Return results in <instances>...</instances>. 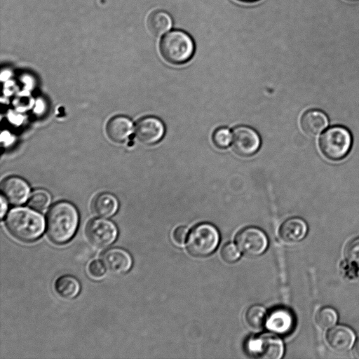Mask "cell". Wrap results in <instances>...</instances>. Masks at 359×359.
<instances>
[{"mask_svg":"<svg viewBox=\"0 0 359 359\" xmlns=\"http://www.w3.org/2000/svg\"><path fill=\"white\" fill-rule=\"evenodd\" d=\"M54 289L60 297L71 299L79 293L80 283L74 276L64 275L55 281Z\"/></svg>","mask_w":359,"mask_h":359,"instance_id":"ffe728a7","label":"cell"},{"mask_svg":"<svg viewBox=\"0 0 359 359\" xmlns=\"http://www.w3.org/2000/svg\"><path fill=\"white\" fill-rule=\"evenodd\" d=\"M159 50L162 57L168 62L182 65L192 57L195 51V44L187 32L173 30L162 38Z\"/></svg>","mask_w":359,"mask_h":359,"instance_id":"3957f363","label":"cell"},{"mask_svg":"<svg viewBox=\"0 0 359 359\" xmlns=\"http://www.w3.org/2000/svg\"><path fill=\"white\" fill-rule=\"evenodd\" d=\"M118 203L116 198L109 193L97 195L92 202V210L100 217H109L118 210Z\"/></svg>","mask_w":359,"mask_h":359,"instance_id":"ac0fdd59","label":"cell"},{"mask_svg":"<svg viewBox=\"0 0 359 359\" xmlns=\"http://www.w3.org/2000/svg\"><path fill=\"white\" fill-rule=\"evenodd\" d=\"M165 131L163 121L155 116H145L140 118L135 127V135L139 142L144 144L158 142Z\"/></svg>","mask_w":359,"mask_h":359,"instance_id":"30bf717a","label":"cell"},{"mask_svg":"<svg viewBox=\"0 0 359 359\" xmlns=\"http://www.w3.org/2000/svg\"><path fill=\"white\" fill-rule=\"evenodd\" d=\"M50 201V196L43 189L34 191L28 199L29 207L37 212H42L46 209Z\"/></svg>","mask_w":359,"mask_h":359,"instance_id":"603a6c76","label":"cell"},{"mask_svg":"<svg viewBox=\"0 0 359 359\" xmlns=\"http://www.w3.org/2000/svg\"><path fill=\"white\" fill-rule=\"evenodd\" d=\"M236 243L239 250L245 255L257 257L266 251L269 241L266 233L262 229L248 226L237 233Z\"/></svg>","mask_w":359,"mask_h":359,"instance_id":"52a82bcc","label":"cell"},{"mask_svg":"<svg viewBox=\"0 0 359 359\" xmlns=\"http://www.w3.org/2000/svg\"><path fill=\"white\" fill-rule=\"evenodd\" d=\"M188 229L184 226H177L173 231L172 238L175 243L182 245L188 236Z\"/></svg>","mask_w":359,"mask_h":359,"instance_id":"83f0119b","label":"cell"},{"mask_svg":"<svg viewBox=\"0 0 359 359\" xmlns=\"http://www.w3.org/2000/svg\"><path fill=\"white\" fill-rule=\"evenodd\" d=\"M350 1H354V0H350Z\"/></svg>","mask_w":359,"mask_h":359,"instance_id":"1f68e13d","label":"cell"},{"mask_svg":"<svg viewBox=\"0 0 359 359\" xmlns=\"http://www.w3.org/2000/svg\"><path fill=\"white\" fill-rule=\"evenodd\" d=\"M9 233L23 242L37 240L44 231V221L41 215L28 208L11 210L5 221Z\"/></svg>","mask_w":359,"mask_h":359,"instance_id":"7a4b0ae2","label":"cell"},{"mask_svg":"<svg viewBox=\"0 0 359 359\" xmlns=\"http://www.w3.org/2000/svg\"><path fill=\"white\" fill-rule=\"evenodd\" d=\"M79 224L76 208L67 201L53 204L46 217V228L48 238L55 244L62 245L70 241Z\"/></svg>","mask_w":359,"mask_h":359,"instance_id":"6da1fadb","label":"cell"},{"mask_svg":"<svg viewBox=\"0 0 359 359\" xmlns=\"http://www.w3.org/2000/svg\"><path fill=\"white\" fill-rule=\"evenodd\" d=\"M1 218L2 219L4 216V215L6 214V211L7 210L6 201H5L3 196H1Z\"/></svg>","mask_w":359,"mask_h":359,"instance_id":"f1b7e54d","label":"cell"},{"mask_svg":"<svg viewBox=\"0 0 359 359\" xmlns=\"http://www.w3.org/2000/svg\"><path fill=\"white\" fill-rule=\"evenodd\" d=\"M307 232L308 225L303 219L291 217L282 223L278 233L284 242L294 243L304 239Z\"/></svg>","mask_w":359,"mask_h":359,"instance_id":"9a60e30c","label":"cell"},{"mask_svg":"<svg viewBox=\"0 0 359 359\" xmlns=\"http://www.w3.org/2000/svg\"><path fill=\"white\" fill-rule=\"evenodd\" d=\"M260 146L261 137L254 128L239 126L233 130L232 148L238 155L252 156L259 149Z\"/></svg>","mask_w":359,"mask_h":359,"instance_id":"ba28073f","label":"cell"},{"mask_svg":"<svg viewBox=\"0 0 359 359\" xmlns=\"http://www.w3.org/2000/svg\"><path fill=\"white\" fill-rule=\"evenodd\" d=\"M86 233L92 244L99 248H106L115 241L118 231L114 224L109 220L93 219L88 223Z\"/></svg>","mask_w":359,"mask_h":359,"instance_id":"9c48e42d","label":"cell"},{"mask_svg":"<svg viewBox=\"0 0 359 359\" xmlns=\"http://www.w3.org/2000/svg\"><path fill=\"white\" fill-rule=\"evenodd\" d=\"M245 348L250 356L262 359H280L285 350L281 339L271 333H263L248 338Z\"/></svg>","mask_w":359,"mask_h":359,"instance_id":"8992f818","label":"cell"},{"mask_svg":"<svg viewBox=\"0 0 359 359\" xmlns=\"http://www.w3.org/2000/svg\"><path fill=\"white\" fill-rule=\"evenodd\" d=\"M233 243H226L220 250V257L224 262L227 264H233L237 262L240 257L241 252Z\"/></svg>","mask_w":359,"mask_h":359,"instance_id":"d4e9b609","label":"cell"},{"mask_svg":"<svg viewBox=\"0 0 359 359\" xmlns=\"http://www.w3.org/2000/svg\"><path fill=\"white\" fill-rule=\"evenodd\" d=\"M133 130L131 121L123 116L111 118L106 125V133L109 139L115 143L126 141Z\"/></svg>","mask_w":359,"mask_h":359,"instance_id":"2e32d148","label":"cell"},{"mask_svg":"<svg viewBox=\"0 0 359 359\" xmlns=\"http://www.w3.org/2000/svg\"><path fill=\"white\" fill-rule=\"evenodd\" d=\"M353 352L355 357L359 358V339L354 345Z\"/></svg>","mask_w":359,"mask_h":359,"instance_id":"f546056e","label":"cell"},{"mask_svg":"<svg viewBox=\"0 0 359 359\" xmlns=\"http://www.w3.org/2000/svg\"><path fill=\"white\" fill-rule=\"evenodd\" d=\"M344 256L348 261L359 264V237L347 243L344 249Z\"/></svg>","mask_w":359,"mask_h":359,"instance_id":"484cf974","label":"cell"},{"mask_svg":"<svg viewBox=\"0 0 359 359\" xmlns=\"http://www.w3.org/2000/svg\"><path fill=\"white\" fill-rule=\"evenodd\" d=\"M338 320L337 311L330 306L320 309L315 315V323L318 327L327 330L335 325Z\"/></svg>","mask_w":359,"mask_h":359,"instance_id":"44dd1931","label":"cell"},{"mask_svg":"<svg viewBox=\"0 0 359 359\" xmlns=\"http://www.w3.org/2000/svg\"><path fill=\"white\" fill-rule=\"evenodd\" d=\"M245 318L250 327L254 329H260L266 323V309L261 305H252L247 309Z\"/></svg>","mask_w":359,"mask_h":359,"instance_id":"7402d4cb","label":"cell"},{"mask_svg":"<svg viewBox=\"0 0 359 359\" xmlns=\"http://www.w3.org/2000/svg\"><path fill=\"white\" fill-rule=\"evenodd\" d=\"M232 141V133L226 127L217 128L212 134V142L219 149H225Z\"/></svg>","mask_w":359,"mask_h":359,"instance_id":"cb8c5ba5","label":"cell"},{"mask_svg":"<svg viewBox=\"0 0 359 359\" xmlns=\"http://www.w3.org/2000/svg\"><path fill=\"white\" fill-rule=\"evenodd\" d=\"M351 144V133L341 126L327 129L319 140L320 151L327 158L332 161L345 157L350 151Z\"/></svg>","mask_w":359,"mask_h":359,"instance_id":"5b68a950","label":"cell"},{"mask_svg":"<svg viewBox=\"0 0 359 359\" xmlns=\"http://www.w3.org/2000/svg\"><path fill=\"white\" fill-rule=\"evenodd\" d=\"M303 131L309 136H315L320 133L328 125L326 114L318 109L306 111L300 121Z\"/></svg>","mask_w":359,"mask_h":359,"instance_id":"e0dca14e","label":"cell"},{"mask_svg":"<svg viewBox=\"0 0 359 359\" xmlns=\"http://www.w3.org/2000/svg\"><path fill=\"white\" fill-rule=\"evenodd\" d=\"M1 192L6 199L13 205L25 203L29 194L28 184L22 178L11 176L1 182Z\"/></svg>","mask_w":359,"mask_h":359,"instance_id":"4fadbf2b","label":"cell"},{"mask_svg":"<svg viewBox=\"0 0 359 359\" xmlns=\"http://www.w3.org/2000/svg\"><path fill=\"white\" fill-rule=\"evenodd\" d=\"M102 261L106 269L114 273H126L132 266L130 254L121 248H111L102 255Z\"/></svg>","mask_w":359,"mask_h":359,"instance_id":"5bb4252c","label":"cell"},{"mask_svg":"<svg viewBox=\"0 0 359 359\" xmlns=\"http://www.w3.org/2000/svg\"><path fill=\"white\" fill-rule=\"evenodd\" d=\"M172 26V18L170 14L164 11H154L147 19V29L155 36H159L165 34Z\"/></svg>","mask_w":359,"mask_h":359,"instance_id":"d6986e66","label":"cell"},{"mask_svg":"<svg viewBox=\"0 0 359 359\" xmlns=\"http://www.w3.org/2000/svg\"><path fill=\"white\" fill-rule=\"evenodd\" d=\"M88 271L91 277L100 278L105 274L106 267L102 261L93 260L89 264Z\"/></svg>","mask_w":359,"mask_h":359,"instance_id":"4316f807","label":"cell"},{"mask_svg":"<svg viewBox=\"0 0 359 359\" xmlns=\"http://www.w3.org/2000/svg\"><path fill=\"white\" fill-rule=\"evenodd\" d=\"M219 240V231L213 224L201 223L191 229L188 236L187 249L193 257H205L217 249Z\"/></svg>","mask_w":359,"mask_h":359,"instance_id":"277c9868","label":"cell"},{"mask_svg":"<svg viewBox=\"0 0 359 359\" xmlns=\"http://www.w3.org/2000/svg\"><path fill=\"white\" fill-rule=\"evenodd\" d=\"M355 339L353 330L343 325H334L330 328L325 336L328 346L337 352L348 351L354 344Z\"/></svg>","mask_w":359,"mask_h":359,"instance_id":"7c38bea8","label":"cell"},{"mask_svg":"<svg viewBox=\"0 0 359 359\" xmlns=\"http://www.w3.org/2000/svg\"><path fill=\"white\" fill-rule=\"evenodd\" d=\"M295 318L293 313L287 308L278 306L271 310L266 319L267 329L273 333L286 335L294 329Z\"/></svg>","mask_w":359,"mask_h":359,"instance_id":"8fae6325","label":"cell"},{"mask_svg":"<svg viewBox=\"0 0 359 359\" xmlns=\"http://www.w3.org/2000/svg\"><path fill=\"white\" fill-rule=\"evenodd\" d=\"M238 1L245 2V3H252V2L257 1L258 0H238Z\"/></svg>","mask_w":359,"mask_h":359,"instance_id":"4dcf8cb0","label":"cell"}]
</instances>
